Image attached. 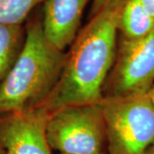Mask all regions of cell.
Instances as JSON below:
<instances>
[{"mask_svg":"<svg viewBox=\"0 0 154 154\" xmlns=\"http://www.w3.org/2000/svg\"><path fill=\"white\" fill-rule=\"evenodd\" d=\"M122 0H112L90 18L69 50L59 82L41 108L48 114L63 106L100 103L115 61L117 20Z\"/></svg>","mask_w":154,"mask_h":154,"instance_id":"1","label":"cell"},{"mask_svg":"<svg viewBox=\"0 0 154 154\" xmlns=\"http://www.w3.org/2000/svg\"><path fill=\"white\" fill-rule=\"evenodd\" d=\"M26 37L20 54L0 85V116L33 110L44 105L59 82L66 52L45 37L42 9L25 22Z\"/></svg>","mask_w":154,"mask_h":154,"instance_id":"2","label":"cell"},{"mask_svg":"<svg viewBox=\"0 0 154 154\" xmlns=\"http://www.w3.org/2000/svg\"><path fill=\"white\" fill-rule=\"evenodd\" d=\"M109 154H145L154 141V107L147 94L100 102Z\"/></svg>","mask_w":154,"mask_h":154,"instance_id":"3","label":"cell"},{"mask_svg":"<svg viewBox=\"0 0 154 154\" xmlns=\"http://www.w3.org/2000/svg\"><path fill=\"white\" fill-rule=\"evenodd\" d=\"M46 137L59 154L104 152L107 140L101 104L67 105L49 113Z\"/></svg>","mask_w":154,"mask_h":154,"instance_id":"4","label":"cell"},{"mask_svg":"<svg viewBox=\"0 0 154 154\" xmlns=\"http://www.w3.org/2000/svg\"><path fill=\"white\" fill-rule=\"evenodd\" d=\"M154 83V31L143 38L118 36L113 66L103 89V99L147 94Z\"/></svg>","mask_w":154,"mask_h":154,"instance_id":"5","label":"cell"},{"mask_svg":"<svg viewBox=\"0 0 154 154\" xmlns=\"http://www.w3.org/2000/svg\"><path fill=\"white\" fill-rule=\"evenodd\" d=\"M48 115L38 107L0 116V144L5 154H51L46 137Z\"/></svg>","mask_w":154,"mask_h":154,"instance_id":"6","label":"cell"},{"mask_svg":"<svg viewBox=\"0 0 154 154\" xmlns=\"http://www.w3.org/2000/svg\"><path fill=\"white\" fill-rule=\"evenodd\" d=\"M93 0H45L42 22L45 37L65 51L79 33L83 13Z\"/></svg>","mask_w":154,"mask_h":154,"instance_id":"7","label":"cell"},{"mask_svg":"<svg viewBox=\"0 0 154 154\" xmlns=\"http://www.w3.org/2000/svg\"><path fill=\"white\" fill-rule=\"evenodd\" d=\"M117 30L120 38L129 40L143 38L154 31V19L140 0H122Z\"/></svg>","mask_w":154,"mask_h":154,"instance_id":"8","label":"cell"},{"mask_svg":"<svg viewBox=\"0 0 154 154\" xmlns=\"http://www.w3.org/2000/svg\"><path fill=\"white\" fill-rule=\"evenodd\" d=\"M26 37L25 24L0 25V85L17 61Z\"/></svg>","mask_w":154,"mask_h":154,"instance_id":"9","label":"cell"},{"mask_svg":"<svg viewBox=\"0 0 154 154\" xmlns=\"http://www.w3.org/2000/svg\"><path fill=\"white\" fill-rule=\"evenodd\" d=\"M45 0H0V25H24Z\"/></svg>","mask_w":154,"mask_h":154,"instance_id":"10","label":"cell"},{"mask_svg":"<svg viewBox=\"0 0 154 154\" xmlns=\"http://www.w3.org/2000/svg\"><path fill=\"white\" fill-rule=\"evenodd\" d=\"M111 1L112 0H93L91 10H90V15H89L90 18L95 16L97 13H99V11L104 9Z\"/></svg>","mask_w":154,"mask_h":154,"instance_id":"11","label":"cell"},{"mask_svg":"<svg viewBox=\"0 0 154 154\" xmlns=\"http://www.w3.org/2000/svg\"><path fill=\"white\" fill-rule=\"evenodd\" d=\"M145 10L154 19V0H140Z\"/></svg>","mask_w":154,"mask_h":154,"instance_id":"12","label":"cell"},{"mask_svg":"<svg viewBox=\"0 0 154 154\" xmlns=\"http://www.w3.org/2000/svg\"><path fill=\"white\" fill-rule=\"evenodd\" d=\"M147 95H148L149 99H150V100H151V102H152V104L154 107V83L152 84V86L151 87V88L149 89Z\"/></svg>","mask_w":154,"mask_h":154,"instance_id":"13","label":"cell"},{"mask_svg":"<svg viewBox=\"0 0 154 154\" xmlns=\"http://www.w3.org/2000/svg\"><path fill=\"white\" fill-rule=\"evenodd\" d=\"M145 154H154V141L149 146L148 149L146 150V152H145Z\"/></svg>","mask_w":154,"mask_h":154,"instance_id":"14","label":"cell"},{"mask_svg":"<svg viewBox=\"0 0 154 154\" xmlns=\"http://www.w3.org/2000/svg\"><path fill=\"white\" fill-rule=\"evenodd\" d=\"M0 154H5V151H4V149H3L2 146H1V144H0Z\"/></svg>","mask_w":154,"mask_h":154,"instance_id":"15","label":"cell"},{"mask_svg":"<svg viewBox=\"0 0 154 154\" xmlns=\"http://www.w3.org/2000/svg\"><path fill=\"white\" fill-rule=\"evenodd\" d=\"M93 154H109V153H106L105 152H97V153H93Z\"/></svg>","mask_w":154,"mask_h":154,"instance_id":"16","label":"cell"}]
</instances>
